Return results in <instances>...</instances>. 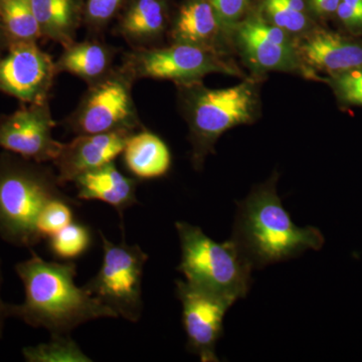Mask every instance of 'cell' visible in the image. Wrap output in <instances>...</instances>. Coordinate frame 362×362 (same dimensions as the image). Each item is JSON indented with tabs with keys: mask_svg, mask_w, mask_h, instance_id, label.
I'll return each mask as SVG.
<instances>
[{
	"mask_svg": "<svg viewBox=\"0 0 362 362\" xmlns=\"http://www.w3.org/2000/svg\"><path fill=\"white\" fill-rule=\"evenodd\" d=\"M49 240V250L56 258L73 261L90 249L92 233L87 226L73 221Z\"/></svg>",
	"mask_w": 362,
	"mask_h": 362,
	"instance_id": "obj_23",
	"label": "cell"
},
{
	"mask_svg": "<svg viewBox=\"0 0 362 362\" xmlns=\"http://www.w3.org/2000/svg\"><path fill=\"white\" fill-rule=\"evenodd\" d=\"M4 1V0H0V2Z\"/></svg>",
	"mask_w": 362,
	"mask_h": 362,
	"instance_id": "obj_33",
	"label": "cell"
},
{
	"mask_svg": "<svg viewBox=\"0 0 362 362\" xmlns=\"http://www.w3.org/2000/svg\"><path fill=\"white\" fill-rule=\"evenodd\" d=\"M341 1L362 16V0H341Z\"/></svg>",
	"mask_w": 362,
	"mask_h": 362,
	"instance_id": "obj_31",
	"label": "cell"
},
{
	"mask_svg": "<svg viewBox=\"0 0 362 362\" xmlns=\"http://www.w3.org/2000/svg\"><path fill=\"white\" fill-rule=\"evenodd\" d=\"M300 54L313 68L334 75L362 66V45L325 30L307 37Z\"/></svg>",
	"mask_w": 362,
	"mask_h": 362,
	"instance_id": "obj_15",
	"label": "cell"
},
{
	"mask_svg": "<svg viewBox=\"0 0 362 362\" xmlns=\"http://www.w3.org/2000/svg\"><path fill=\"white\" fill-rule=\"evenodd\" d=\"M42 37L66 47L76 42L85 20L84 0H30Z\"/></svg>",
	"mask_w": 362,
	"mask_h": 362,
	"instance_id": "obj_17",
	"label": "cell"
},
{
	"mask_svg": "<svg viewBox=\"0 0 362 362\" xmlns=\"http://www.w3.org/2000/svg\"><path fill=\"white\" fill-rule=\"evenodd\" d=\"M135 81L121 66L89 85L78 108L68 119L70 129L76 135L136 132L141 124L132 96Z\"/></svg>",
	"mask_w": 362,
	"mask_h": 362,
	"instance_id": "obj_7",
	"label": "cell"
},
{
	"mask_svg": "<svg viewBox=\"0 0 362 362\" xmlns=\"http://www.w3.org/2000/svg\"><path fill=\"white\" fill-rule=\"evenodd\" d=\"M240 49L249 63L264 71H292L298 56L289 33L261 18H252L237 26Z\"/></svg>",
	"mask_w": 362,
	"mask_h": 362,
	"instance_id": "obj_13",
	"label": "cell"
},
{
	"mask_svg": "<svg viewBox=\"0 0 362 362\" xmlns=\"http://www.w3.org/2000/svg\"><path fill=\"white\" fill-rule=\"evenodd\" d=\"M63 49L56 62L58 74H71L90 85L101 80L113 69L115 49L96 39L75 42Z\"/></svg>",
	"mask_w": 362,
	"mask_h": 362,
	"instance_id": "obj_19",
	"label": "cell"
},
{
	"mask_svg": "<svg viewBox=\"0 0 362 362\" xmlns=\"http://www.w3.org/2000/svg\"><path fill=\"white\" fill-rule=\"evenodd\" d=\"M221 32L220 21L207 0H187L176 16L171 37L175 44L213 49Z\"/></svg>",
	"mask_w": 362,
	"mask_h": 362,
	"instance_id": "obj_20",
	"label": "cell"
},
{
	"mask_svg": "<svg viewBox=\"0 0 362 362\" xmlns=\"http://www.w3.org/2000/svg\"><path fill=\"white\" fill-rule=\"evenodd\" d=\"M134 132L98 133L77 135L71 141L64 143L56 160L52 162L58 170L59 183L64 187L74 182L78 176L114 162L122 156L124 147Z\"/></svg>",
	"mask_w": 362,
	"mask_h": 362,
	"instance_id": "obj_12",
	"label": "cell"
},
{
	"mask_svg": "<svg viewBox=\"0 0 362 362\" xmlns=\"http://www.w3.org/2000/svg\"><path fill=\"white\" fill-rule=\"evenodd\" d=\"M57 175L39 163L6 152L0 156V238L16 247L40 240L37 223L45 204L66 197Z\"/></svg>",
	"mask_w": 362,
	"mask_h": 362,
	"instance_id": "obj_3",
	"label": "cell"
},
{
	"mask_svg": "<svg viewBox=\"0 0 362 362\" xmlns=\"http://www.w3.org/2000/svg\"><path fill=\"white\" fill-rule=\"evenodd\" d=\"M23 356L28 362H90L70 334H54L47 343L23 349Z\"/></svg>",
	"mask_w": 362,
	"mask_h": 362,
	"instance_id": "obj_22",
	"label": "cell"
},
{
	"mask_svg": "<svg viewBox=\"0 0 362 362\" xmlns=\"http://www.w3.org/2000/svg\"><path fill=\"white\" fill-rule=\"evenodd\" d=\"M2 281H4V276H2L1 261H0V339H1L2 335H4L6 319L11 317V314H9V304L6 303L1 298Z\"/></svg>",
	"mask_w": 362,
	"mask_h": 362,
	"instance_id": "obj_30",
	"label": "cell"
},
{
	"mask_svg": "<svg viewBox=\"0 0 362 362\" xmlns=\"http://www.w3.org/2000/svg\"><path fill=\"white\" fill-rule=\"evenodd\" d=\"M103 247V259L99 271L83 286L92 296L115 312L117 316L138 322L143 311L142 279L148 261L138 245L111 242L100 232Z\"/></svg>",
	"mask_w": 362,
	"mask_h": 362,
	"instance_id": "obj_6",
	"label": "cell"
},
{
	"mask_svg": "<svg viewBox=\"0 0 362 362\" xmlns=\"http://www.w3.org/2000/svg\"><path fill=\"white\" fill-rule=\"evenodd\" d=\"M126 0H87L84 23L90 33L103 32L110 21L118 16Z\"/></svg>",
	"mask_w": 362,
	"mask_h": 362,
	"instance_id": "obj_26",
	"label": "cell"
},
{
	"mask_svg": "<svg viewBox=\"0 0 362 362\" xmlns=\"http://www.w3.org/2000/svg\"><path fill=\"white\" fill-rule=\"evenodd\" d=\"M122 66L135 80H170L178 85L199 82L213 73L237 74L213 49L175 42L165 47L134 49L124 57Z\"/></svg>",
	"mask_w": 362,
	"mask_h": 362,
	"instance_id": "obj_8",
	"label": "cell"
},
{
	"mask_svg": "<svg viewBox=\"0 0 362 362\" xmlns=\"http://www.w3.org/2000/svg\"><path fill=\"white\" fill-rule=\"evenodd\" d=\"M341 0H311L312 6L319 13H337Z\"/></svg>",
	"mask_w": 362,
	"mask_h": 362,
	"instance_id": "obj_29",
	"label": "cell"
},
{
	"mask_svg": "<svg viewBox=\"0 0 362 362\" xmlns=\"http://www.w3.org/2000/svg\"><path fill=\"white\" fill-rule=\"evenodd\" d=\"M269 21L286 33H300L308 28V16L303 0H264Z\"/></svg>",
	"mask_w": 362,
	"mask_h": 362,
	"instance_id": "obj_24",
	"label": "cell"
},
{
	"mask_svg": "<svg viewBox=\"0 0 362 362\" xmlns=\"http://www.w3.org/2000/svg\"><path fill=\"white\" fill-rule=\"evenodd\" d=\"M333 83L340 99L362 106V66L335 75Z\"/></svg>",
	"mask_w": 362,
	"mask_h": 362,
	"instance_id": "obj_28",
	"label": "cell"
},
{
	"mask_svg": "<svg viewBox=\"0 0 362 362\" xmlns=\"http://www.w3.org/2000/svg\"><path fill=\"white\" fill-rule=\"evenodd\" d=\"M220 21L221 32H230L240 25L251 0H207Z\"/></svg>",
	"mask_w": 362,
	"mask_h": 362,
	"instance_id": "obj_27",
	"label": "cell"
},
{
	"mask_svg": "<svg viewBox=\"0 0 362 362\" xmlns=\"http://www.w3.org/2000/svg\"><path fill=\"white\" fill-rule=\"evenodd\" d=\"M0 25L8 45L37 42L42 37L30 0H4L0 2Z\"/></svg>",
	"mask_w": 362,
	"mask_h": 362,
	"instance_id": "obj_21",
	"label": "cell"
},
{
	"mask_svg": "<svg viewBox=\"0 0 362 362\" xmlns=\"http://www.w3.org/2000/svg\"><path fill=\"white\" fill-rule=\"evenodd\" d=\"M74 204H78V202L70 199L68 195L57 197L45 204L37 223L40 239H49L73 223Z\"/></svg>",
	"mask_w": 362,
	"mask_h": 362,
	"instance_id": "obj_25",
	"label": "cell"
},
{
	"mask_svg": "<svg viewBox=\"0 0 362 362\" xmlns=\"http://www.w3.org/2000/svg\"><path fill=\"white\" fill-rule=\"evenodd\" d=\"M16 272L25 287V300L9 304V314L32 327L45 328L51 335L70 334L90 321L118 318L115 312L76 284L77 266L71 261H45L33 252L30 258L16 266Z\"/></svg>",
	"mask_w": 362,
	"mask_h": 362,
	"instance_id": "obj_1",
	"label": "cell"
},
{
	"mask_svg": "<svg viewBox=\"0 0 362 362\" xmlns=\"http://www.w3.org/2000/svg\"><path fill=\"white\" fill-rule=\"evenodd\" d=\"M175 228L181 247L177 271L187 282L235 302L247 296L254 268L232 239L214 242L199 226L183 221Z\"/></svg>",
	"mask_w": 362,
	"mask_h": 362,
	"instance_id": "obj_4",
	"label": "cell"
},
{
	"mask_svg": "<svg viewBox=\"0 0 362 362\" xmlns=\"http://www.w3.org/2000/svg\"><path fill=\"white\" fill-rule=\"evenodd\" d=\"M180 86L190 128L192 162L195 168H201L221 134L252 122L256 93L251 82L216 90L207 89L199 82Z\"/></svg>",
	"mask_w": 362,
	"mask_h": 362,
	"instance_id": "obj_5",
	"label": "cell"
},
{
	"mask_svg": "<svg viewBox=\"0 0 362 362\" xmlns=\"http://www.w3.org/2000/svg\"><path fill=\"white\" fill-rule=\"evenodd\" d=\"M57 75L56 62L37 42L11 44L0 59V92L25 104L45 103Z\"/></svg>",
	"mask_w": 362,
	"mask_h": 362,
	"instance_id": "obj_10",
	"label": "cell"
},
{
	"mask_svg": "<svg viewBox=\"0 0 362 362\" xmlns=\"http://www.w3.org/2000/svg\"><path fill=\"white\" fill-rule=\"evenodd\" d=\"M26 105L0 119V147L28 160L54 162L64 143L52 136L56 122L49 102Z\"/></svg>",
	"mask_w": 362,
	"mask_h": 362,
	"instance_id": "obj_11",
	"label": "cell"
},
{
	"mask_svg": "<svg viewBox=\"0 0 362 362\" xmlns=\"http://www.w3.org/2000/svg\"><path fill=\"white\" fill-rule=\"evenodd\" d=\"M6 37H4V30H2L1 25H0V45L1 42H6Z\"/></svg>",
	"mask_w": 362,
	"mask_h": 362,
	"instance_id": "obj_32",
	"label": "cell"
},
{
	"mask_svg": "<svg viewBox=\"0 0 362 362\" xmlns=\"http://www.w3.org/2000/svg\"><path fill=\"white\" fill-rule=\"evenodd\" d=\"M277 176L252 188L238 202L230 239L238 245L252 268L297 258L324 245L322 233L314 226L299 228L293 223L276 189Z\"/></svg>",
	"mask_w": 362,
	"mask_h": 362,
	"instance_id": "obj_2",
	"label": "cell"
},
{
	"mask_svg": "<svg viewBox=\"0 0 362 362\" xmlns=\"http://www.w3.org/2000/svg\"><path fill=\"white\" fill-rule=\"evenodd\" d=\"M77 197L84 201H98L114 207L123 221L126 209L137 204V180L124 175L114 162L88 171L74 181Z\"/></svg>",
	"mask_w": 362,
	"mask_h": 362,
	"instance_id": "obj_14",
	"label": "cell"
},
{
	"mask_svg": "<svg viewBox=\"0 0 362 362\" xmlns=\"http://www.w3.org/2000/svg\"><path fill=\"white\" fill-rule=\"evenodd\" d=\"M176 297L182 306L187 349L202 362L220 361L216 344L223 337V319L235 303L230 298L206 291L187 281H176Z\"/></svg>",
	"mask_w": 362,
	"mask_h": 362,
	"instance_id": "obj_9",
	"label": "cell"
},
{
	"mask_svg": "<svg viewBox=\"0 0 362 362\" xmlns=\"http://www.w3.org/2000/svg\"><path fill=\"white\" fill-rule=\"evenodd\" d=\"M126 168L138 180H156L168 175L173 164L170 149L159 136L149 131L133 133L122 152Z\"/></svg>",
	"mask_w": 362,
	"mask_h": 362,
	"instance_id": "obj_18",
	"label": "cell"
},
{
	"mask_svg": "<svg viewBox=\"0 0 362 362\" xmlns=\"http://www.w3.org/2000/svg\"><path fill=\"white\" fill-rule=\"evenodd\" d=\"M117 32L134 49L160 37L168 25L165 0H126L118 13Z\"/></svg>",
	"mask_w": 362,
	"mask_h": 362,
	"instance_id": "obj_16",
	"label": "cell"
}]
</instances>
